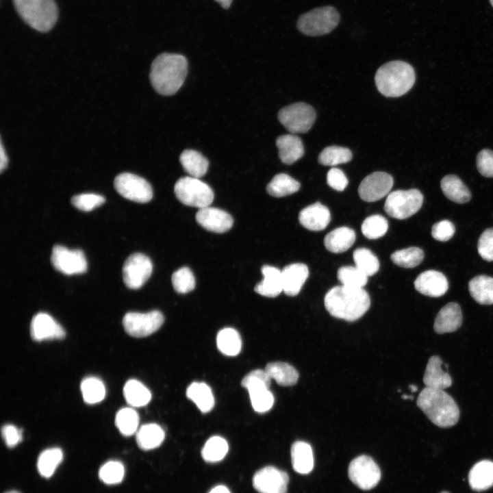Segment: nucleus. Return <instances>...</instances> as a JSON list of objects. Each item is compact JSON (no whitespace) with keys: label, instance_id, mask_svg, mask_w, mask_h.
I'll return each mask as SVG.
<instances>
[{"label":"nucleus","instance_id":"nucleus-1","mask_svg":"<svg viewBox=\"0 0 493 493\" xmlns=\"http://www.w3.org/2000/svg\"><path fill=\"white\" fill-rule=\"evenodd\" d=\"M187 71L188 61L184 55L163 53L153 61L149 79L157 93L169 96L175 94L181 87Z\"/></svg>","mask_w":493,"mask_h":493},{"label":"nucleus","instance_id":"nucleus-2","mask_svg":"<svg viewBox=\"0 0 493 493\" xmlns=\"http://www.w3.org/2000/svg\"><path fill=\"white\" fill-rule=\"evenodd\" d=\"M324 303L331 316L347 321H355L368 311L370 299L368 292L363 288H353L342 285L328 291Z\"/></svg>","mask_w":493,"mask_h":493},{"label":"nucleus","instance_id":"nucleus-3","mask_svg":"<svg viewBox=\"0 0 493 493\" xmlns=\"http://www.w3.org/2000/svg\"><path fill=\"white\" fill-rule=\"evenodd\" d=\"M416 404L427 417L440 427H450L458 422L459 407L444 390L425 388L419 394Z\"/></svg>","mask_w":493,"mask_h":493},{"label":"nucleus","instance_id":"nucleus-4","mask_svg":"<svg viewBox=\"0 0 493 493\" xmlns=\"http://www.w3.org/2000/svg\"><path fill=\"white\" fill-rule=\"evenodd\" d=\"M415 80L413 67L400 60L383 64L375 76L377 90L388 97H398L405 94L412 88Z\"/></svg>","mask_w":493,"mask_h":493},{"label":"nucleus","instance_id":"nucleus-5","mask_svg":"<svg viewBox=\"0 0 493 493\" xmlns=\"http://www.w3.org/2000/svg\"><path fill=\"white\" fill-rule=\"evenodd\" d=\"M13 3L20 17L36 31H50L58 20V9L54 0H13Z\"/></svg>","mask_w":493,"mask_h":493},{"label":"nucleus","instance_id":"nucleus-6","mask_svg":"<svg viewBox=\"0 0 493 493\" xmlns=\"http://www.w3.org/2000/svg\"><path fill=\"white\" fill-rule=\"evenodd\" d=\"M340 14L333 6H323L313 9L301 15L296 27L308 36H319L333 31L340 22Z\"/></svg>","mask_w":493,"mask_h":493},{"label":"nucleus","instance_id":"nucleus-7","mask_svg":"<svg viewBox=\"0 0 493 493\" xmlns=\"http://www.w3.org/2000/svg\"><path fill=\"white\" fill-rule=\"evenodd\" d=\"M174 191L177 199L183 204L199 209L210 206L214 197L210 186L199 178L191 176L179 179Z\"/></svg>","mask_w":493,"mask_h":493},{"label":"nucleus","instance_id":"nucleus-8","mask_svg":"<svg viewBox=\"0 0 493 493\" xmlns=\"http://www.w3.org/2000/svg\"><path fill=\"white\" fill-rule=\"evenodd\" d=\"M422 202L423 195L418 189L397 190L388 194L384 210L390 217L403 220L416 214Z\"/></svg>","mask_w":493,"mask_h":493},{"label":"nucleus","instance_id":"nucleus-9","mask_svg":"<svg viewBox=\"0 0 493 493\" xmlns=\"http://www.w3.org/2000/svg\"><path fill=\"white\" fill-rule=\"evenodd\" d=\"M316 118L314 109L305 103L298 102L281 108L278 119L291 134L306 133Z\"/></svg>","mask_w":493,"mask_h":493},{"label":"nucleus","instance_id":"nucleus-10","mask_svg":"<svg viewBox=\"0 0 493 493\" xmlns=\"http://www.w3.org/2000/svg\"><path fill=\"white\" fill-rule=\"evenodd\" d=\"M164 323L162 314L157 310L147 313L130 312L123 318L125 331L134 338H144L157 331Z\"/></svg>","mask_w":493,"mask_h":493},{"label":"nucleus","instance_id":"nucleus-11","mask_svg":"<svg viewBox=\"0 0 493 493\" xmlns=\"http://www.w3.org/2000/svg\"><path fill=\"white\" fill-rule=\"evenodd\" d=\"M348 475L350 480L364 490L375 488L381 479V470L378 465L370 457L364 455L351 461Z\"/></svg>","mask_w":493,"mask_h":493},{"label":"nucleus","instance_id":"nucleus-12","mask_svg":"<svg viewBox=\"0 0 493 493\" xmlns=\"http://www.w3.org/2000/svg\"><path fill=\"white\" fill-rule=\"evenodd\" d=\"M114 188L124 198L137 203H147L153 197L150 184L144 178L130 173H123L114 179Z\"/></svg>","mask_w":493,"mask_h":493},{"label":"nucleus","instance_id":"nucleus-13","mask_svg":"<svg viewBox=\"0 0 493 493\" xmlns=\"http://www.w3.org/2000/svg\"><path fill=\"white\" fill-rule=\"evenodd\" d=\"M153 264L149 257L136 253L129 255L123 266V279L130 289L140 288L149 279Z\"/></svg>","mask_w":493,"mask_h":493},{"label":"nucleus","instance_id":"nucleus-14","mask_svg":"<svg viewBox=\"0 0 493 493\" xmlns=\"http://www.w3.org/2000/svg\"><path fill=\"white\" fill-rule=\"evenodd\" d=\"M51 262L57 270L68 275L81 274L87 270V260L80 249H68L62 245H55Z\"/></svg>","mask_w":493,"mask_h":493},{"label":"nucleus","instance_id":"nucleus-15","mask_svg":"<svg viewBox=\"0 0 493 493\" xmlns=\"http://www.w3.org/2000/svg\"><path fill=\"white\" fill-rule=\"evenodd\" d=\"M288 474L274 466H266L257 470L253 477V485L260 493H286Z\"/></svg>","mask_w":493,"mask_h":493},{"label":"nucleus","instance_id":"nucleus-16","mask_svg":"<svg viewBox=\"0 0 493 493\" xmlns=\"http://www.w3.org/2000/svg\"><path fill=\"white\" fill-rule=\"evenodd\" d=\"M393 184V178L388 173L375 172L362 181L358 193L360 198L365 201H376L389 194Z\"/></svg>","mask_w":493,"mask_h":493},{"label":"nucleus","instance_id":"nucleus-17","mask_svg":"<svg viewBox=\"0 0 493 493\" xmlns=\"http://www.w3.org/2000/svg\"><path fill=\"white\" fill-rule=\"evenodd\" d=\"M31 338L36 342L62 339L66 332L64 328L49 314L45 312L36 314L30 325Z\"/></svg>","mask_w":493,"mask_h":493},{"label":"nucleus","instance_id":"nucleus-18","mask_svg":"<svg viewBox=\"0 0 493 493\" xmlns=\"http://www.w3.org/2000/svg\"><path fill=\"white\" fill-rule=\"evenodd\" d=\"M196 220L206 230L219 233L229 231L233 223L231 216L227 212L210 206L199 210Z\"/></svg>","mask_w":493,"mask_h":493},{"label":"nucleus","instance_id":"nucleus-19","mask_svg":"<svg viewBox=\"0 0 493 493\" xmlns=\"http://www.w3.org/2000/svg\"><path fill=\"white\" fill-rule=\"evenodd\" d=\"M414 287L420 293L431 296L444 295L448 288L446 277L441 272L429 270L420 273L414 281Z\"/></svg>","mask_w":493,"mask_h":493},{"label":"nucleus","instance_id":"nucleus-20","mask_svg":"<svg viewBox=\"0 0 493 493\" xmlns=\"http://www.w3.org/2000/svg\"><path fill=\"white\" fill-rule=\"evenodd\" d=\"M302 226L311 231H321L327 227L331 220L329 209L316 202L302 210L299 215Z\"/></svg>","mask_w":493,"mask_h":493},{"label":"nucleus","instance_id":"nucleus-21","mask_svg":"<svg viewBox=\"0 0 493 493\" xmlns=\"http://www.w3.org/2000/svg\"><path fill=\"white\" fill-rule=\"evenodd\" d=\"M281 276L284 293L288 296H296L306 281L309 270L304 264H292L283 268Z\"/></svg>","mask_w":493,"mask_h":493},{"label":"nucleus","instance_id":"nucleus-22","mask_svg":"<svg viewBox=\"0 0 493 493\" xmlns=\"http://www.w3.org/2000/svg\"><path fill=\"white\" fill-rule=\"evenodd\" d=\"M462 323L460 306L455 302L444 305L438 313L434 324V331L439 334L451 333L457 330Z\"/></svg>","mask_w":493,"mask_h":493},{"label":"nucleus","instance_id":"nucleus-23","mask_svg":"<svg viewBox=\"0 0 493 493\" xmlns=\"http://www.w3.org/2000/svg\"><path fill=\"white\" fill-rule=\"evenodd\" d=\"M276 146L279 157L286 164H292L304 154V146L301 138L293 134H284L277 137Z\"/></svg>","mask_w":493,"mask_h":493},{"label":"nucleus","instance_id":"nucleus-24","mask_svg":"<svg viewBox=\"0 0 493 493\" xmlns=\"http://www.w3.org/2000/svg\"><path fill=\"white\" fill-rule=\"evenodd\" d=\"M442 361L439 356H431L427 362L423 377L426 387L444 390L452 384V379L447 372L442 369Z\"/></svg>","mask_w":493,"mask_h":493},{"label":"nucleus","instance_id":"nucleus-25","mask_svg":"<svg viewBox=\"0 0 493 493\" xmlns=\"http://www.w3.org/2000/svg\"><path fill=\"white\" fill-rule=\"evenodd\" d=\"M263 280L255 287V291L267 297H275L283 291L281 270L277 268L265 265L262 268Z\"/></svg>","mask_w":493,"mask_h":493},{"label":"nucleus","instance_id":"nucleus-26","mask_svg":"<svg viewBox=\"0 0 493 493\" xmlns=\"http://www.w3.org/2000/svg\"><path fill=\"white\" fill-rule=\"evenodd\" d=\"M468 482L470 488L477 492L493 486V462L485 459L475 464L469 472Z\"/></svg>","mask_w":493,"mask_h":493},{"label":"nucleus","instance_id":"nucleus-27","mask_svg":"<svg viewBox=\"0 0 493 493\" xmlns=\"http://www.w3.org/2000/svg\"><path fill=\"white\" fill-rule=\"evenodd\" d=\"M355 231L347 227L336 228L326 235L324 244L331 253L345 252L353 246L355 241Z\"/></svg>","mask_w":493,"mask_h":493},{"label":"nucleus","instance_id":"nucleus-28","mask_svg":"<svg viewBox=\"0 0 493 493\" xmlns=\"http://www.w3.org/2000/svg\"><path fill=\"white\" fill-rule=\"evenodd\" d=\"M293 469L299 474L309 473L314 468V455L311 446L303 441H296L291 446Z\"/></svg>","mask_w":493,"mask_h":493},{"label":"nucleus","instance_id":"nucleus-29","mask_svg":"<svg viewBox=\"0 0 493 493\" xmlns=\"http://www.w3.org/2000/svg\"><path fill=\"white\" fill-rule=\"evenodd\" d=\"M440 186L444 194L453 202L465 203L471 199L470 190L456 175H446L442 179Z\"/></svg>","mask_w":493,"mask_h":493},{"label":"nucleus","instance_id":"nucleus-30","mask_svg":"<svg viewBox=\"0 0 493 493\" xmlns=\"http://www.w3.org/2000/svg\"><path fill=\"white\" fill-rule=\"evenodd\" d=\"M471 296L481 305L493 304V278L487 275H478L468 283Z\"/></svg>","mask_w":493,"mask_h":493},{"label":"nucleus","instance_id":"nucleus-31","mask_svg":"<svg viewBox=\"0 0 493 493\" xmlns=\"http://www.w3.org/2000/svg\"><path fill=\"white\" fill-rule=\"evenodd\" d=\"M165 433L160 426L155 423L145 424L136 432V442L142 450L154 449L162 443Z\"/></svg>","mask_w":493,"mask_h":493},{"label":"nucleus","instance_id":"nucleus-32","mask_svg":"<svg viewBox=\"0 0 493 493\" xmlns=\"http://www.w3.org/2000/svg\"><path fill=\"white\" fill-rule=\"evenodd\" d=\"M179 161L184 170L191 177L200 178L207 171L209 162L205 157L195 150H184Z\"/></svg>","mask_w":493,"mask_h":493},{"label":"nucleus","instance_id":"nucleus-33","mask_svg":"<svg viewBox=\"0 0 493 493\" xmlns=\"http://www.w3.org/2000/svg\"><path fill=\"white\" fill-rule=\"evenodd\" d=\"M270 379L281 386L295 385L299 379L297 370L290 364L282 362H274L266 364L264 369Z\"/></svg>","mask_w":493,"mask_h":493},{"label":"nucleus","instance_id":"nucleus-34","mask_svg":"<svg viewBox=\"0 0 493 493\" xmlns=\"http://www.w3.org/2000/svg\"><path fill=\"white\" fill-rule=\"evenodd\" d=\"M186 396L203 412L207 413L214 405V398L211 388L203 382H193L187 388Z\"/></svg>","mask_w":493,"mask_h":493},{"label":"nucleus","instance_id":"nucleus-35","mask_svg":"<svg viewBox=\"0 0 493 493\" xmlns=\"http://www.w3.org/2000/svg\"><path fill=\"white\" fill-rule=\"evenodd\" d=\"M123 395L129 405L137 407L146 405L151 399L149 390L136 379H129L125 383Z\"/></svg>","mask_w":493,"mask_h":493},{"label":"nucleus","instance_id":"nucleus-36","mask_svg":"<svg viewBox=\"0 0 493 493\" xmlns=\"http://www.w3.org/2000/svg\"><path fill=\"white\" fill-rule=\"evenodd\" d=\"M300 183L285 173L276 175L267 185V192L275 197H286L296 192Z\"/></svg>","mask_w":493,"mask_h":493},{"label":"nucleus","instance_id":"nucleus-37","mask_svg":"<svg viewBox=\"0 0 493 493\" xmlns=\"http://www.w3.org/2000/svg\"><path fill=\"white\" fill-rule=\"evenodd\" d=\"M216 344L225 355H237L241 350L242 340L239 333L233 328H224L217 334Z\"/></svg>","mask_w":493,"mask_h":493},{"label":"nucleus","instance_id":"nucleus-38","mask_svg":"<svg viewBox=\"0 0 493 493\" xmlns=\"http://www.w3.org/2000/svg\"><path fill=\"white\" fill-rule=\"evenodd\" d=\"M63 459V453L60 448H50L43 451L37 461V468L45 478L51 477Z\"/></svg>","mask_w":493,"mask_h":493},{"label":"nucleus","instance_id":"nucleus-39","mask_svg":"<svg viewBox=\"0 0 493 493\" xmlns=\"http://www.w3.org/2000/svg\"><path fill=\"white\" fill-rule=\"evenodd\" d=\"M84 401L88 404H96L105 398V388L103 381L95 377L84 379L80 385Z\"/></svg>","mask_w":493,"mask_h":493},{"label":"nucleus","instance_id":"nucleus-40","mask_svg":"<svg viewBox=\"0 0 493 493\" xmlns=\"http://www.w3.org/2000/svg\"><path fill=\"white\" fill-rule=\"evenodd\" d=\"M229 450L227 442L220 436L215 435L207 440L201 451L203 459L208 463L221 461Z\"/></svg>","mask_w":493,"mask_h":493},{"label":"nucleus","instance_id":"nucleus-41","mask_svg":"<svg viewBox=\"0 0 493 493\" xmlns=\"http://www.w3.org/2000/svg\"><path fill=\"white\" fill-rule=\"evenodd\" d=\"M139 416L131 407H124L118 411L115 417V425L125 436L136 433L138 429Z\"/></svg>","mask_w":493,"mask_h":493},{"label":"nucleus","instance_id":"nucleus-42","mask_svg":"<svg viewBox=\"0 0 493 493\" xmlns=\"http://www.w3.org/2000/svg\"><path fill=\"white\" fill-rule=\"evenodd\" d=\"M352 153L350 149L340 146H329L319 154L318 162L324 166H336L350 162Z\"/></svg>","mask_w":493,"mask_h":493},{"label":"nucleus","instance_id":"nucleus-43","mask_svg":"<svg viewBox=\"0 0 493 493\" xmlns=\"http://www.w3.org/2000/svg\"><path fill=\"white\" fill-rule=\"evenodd\" d=\"M355 266L368 277L375 275L379 268V260L368 249L359 248L353 254Z\"/></svg>","mask_w":493,"mask_h":493},{"label":"nucleus","instance_id":"nucleus-44","mask_svg":"<svg viewBox=\"0 0 493 493\" xmlns=\"http://www.w3.org/2000/svg\"><path fill=\"white\" fill-rule=\"evenodd\" d=\"M391 260L396 265L403 268H414L423 260L424 253L418 247H409L394 252L390 256Z\"/></svg>","mask_w":493,"mask_h":493},{"label":"nucleus","instance_id":"nucleus-45","mask_svg":"<svg viewBox=\"0 0 493 493\" xmlns=\"http://www.w3.org/2000/svg\"><path fill=\"white\" fill-rule=\"evenodd\" d=\"M338 279L342 286L353 288H363L368 282V276L356 266H342L338 270Z\"/></svg>","mask_w":493,"mask_h":493},{"label":"nucleus","instance_id":"nucleus-46","mask_svg":"<svg viewBox=\"0 0 493 493\" xmlns=\"http://www.w3.org/2000/svg\"><path fill=\"white\" fill-rule=\"evenodd\" d=\"M361 229L366 238L377 239L385 234L388 229V223L386 218L381 215H372L365 218Z\"/></svg>","mask_w":493,"mask_h":493},{"label":"nucleus","instance_id":"nucleus-47","mask_svg":"<svg viewBox=\"0 0 493 493\" xmlns=\"http://www.w3.org/2000/svg\"><path fill=\"white\" fill-rule=\"evenodd\" d=\"M125 468L123 464L118 461H109L99 469V479L105 484L114 485L123 479Z\"/></svg>","mask_w":493,"mask_h":493},{"label":"nucleus","instance_id":"nucleus-48","mask_svg":"<svg viewBox=\"0 0 493 493\" xmlns=\"http://www.w3.org/2000/svg\"><path fill=\"white\" fill-rule=\"evenodd\" d=\"M171 281L175 290L178 293H188L193 290L195 287L194 277L188 267H183L176 270L172 275Z\"/></svg>","mask_w":493,"mask_h":493},{"label":"nucleus","instance_id":"nucleus-49","mask_svg":"<svg viewBox=\"0 0 493 493\" xmlns=\"http://www.w3.org/2000/svg\"><path fill=\"white\" fill-rule=\"evenodd\" d=\"M251 403L254 410L264 413L271 409L274 396L268 388H257L249 391Z\"/></svg>","mask_w":493,"mask_h":493},{"label":"nucleus","instance_id":"nucleus-50","mask_svg":"<svg viewBox=\"0 0 493 493\" xmlns=\"http://www.w3.org/2000/svg\"><path fill=\"white\" fill-rule=\"evenodd\" d=\"M271 379L265 370L256 369L247 374L241 384L248 392L257 388H270Z\"/></svg>","mask_w":493,"mask_h":493},{"label":"nucleus","instance_id":"nucleus-51","mask_svg":"<svg viewBox=\"0 0 493 493\" xmlns=\"http://www.w3.org/2000/svg\"><path fill=\"white\" fill-rule=\"evenodd\" d=\"M105 198L94 193H84L71 199L72 205L79 210L90 212L104 203Z\"/></svg>","mask_w":493,"mask_h":493},{"label":"nucleus","instance_id":"nucleus-52","mask_svg":"<svg viewBox=\"0 0 493 493\" xmlns=\"http://www.w3.org/2000/svg\"><path fill=\"white\" fill-rule=\"evenodd\" d=\"M477 249L483 260L493 261V228L487 229L481 233L478 240Z\"/></svg>","mask_w":493,"mask_h":493},{"label":"nucleus","instance_id":"nucleus-53","mask_svg":"<svg viewBox=\"0 0 493 493\" xmlns=\"http://www.w3.org/2000/svg\"><path fill=\"white\" fill-rule=\"evenodd\" d=\"M455 231L454 225L448 220H443L433 225L431 235L436 240L446 242L453 236Z\"/></svg>","mask_w":493,"mask_h":493},{"label":"nucleus","instance_id":"nucleus-54","mask_svg":"<svg viewBox=\"0 0 493 493\" xmlns=\"http://www.w3.org/2000/svg\"><path fill=\"white\" fill-rule=\"evenodd\" d=\"M477 167L483 176L493 177V151L492 150L483 149L478 153Z\"/></svg>","mask_w":493,"mask_h":493},{"label":"nucleus","instance_id":"nucleus-55","mask_svg":"<svg viewBox=\"0 0 493 493\" xmlns=\"http://www.w3.org/2000/svg\"><path fill=\"white\" fill-rule=\"evenodd\" d=\"M328 185L337 191H343L349 181L344 172L338 168H331L327 175Z\"/></svg>","mask_w":493,"mask_h":493},{"label":"nucleus","instance_id":"nucleus-56","mask_svg":"<svg viewBox=\"0 0 493 493\" xmlns=\"http://www.w3.org/2000/svg\"><path fill=\"white\" fill-rule=\"evenodd\" d=\"M1 435L5 444L9 448L16 446L23 438L22 431L11 424H7L2 427Z\"/></svg>","mask_w":493,"mask_h":493},{"label":"nucleus","instance_id":"nucleus-57","mask_svg":"<svg viewBox=\"0 0 493 493\" xmlns=\"http://www.w3.org/2000/svg\"><path fill=\"white\" fill-rule=\"evenodd\" d=\"M8 162V158L7 157L5 151L4 149L3 142L1 141L0 147V171L2 173L5 168H6Z\"/></svg>","mask_w":493,"mask_h":493},{"label":"nucleus","instance_id":"nucleus-58","mask_svg":"<svg viewBox=\"0 0 493 493\" xmlns=\"http://www.w3.org/2000/svg\"><path fill=\"white\" fill-rule=\"evenodd\" d=\"M208 493H231L225 485H219L213 488Z\"/></svg>","mask_w":493,"mask_h":493},{"label":"nucleus","instance_id":"nucleus-59","mask_svg":"<svg viewBox=\"0 0 493 493\" xmlns=\"http://www.w3.org/2000/svg\"><path fill=\"white\" fill-rule=\"evenodd\" d=\"M218 2L223 8L228 9L232 3L233 0H214Z\"/></svg>","mask_w":493,"mask_h":493},{"label":"nucleus","instance_id":"nucleus-60","mask_svg":"<svg viewBox=\"0 0 493 493\" xmlns=\"http://www.w3.org/2000/svg\"><path fill=\"white\" fill-rule=\"evenodd\" d=\"M409 389L411 390V391L413 392H416L417 390H418V388H417L416 385H410L409 386Z\"/></svg>","mask_w":493,"mask_h":493},{"label":"nucleus","instance_id":"nucleus-61","mask_svg":"<svg viewBox=\"0 0 493 493\" xmlns=\"http://www.w3.org/2000/svg\"><path fill=\"white\" fill-rule=\"evenodd\" d=\"M402 398L404 399H413V396H407V395H403V396H402Z\"/></svg>","mask_w":493,"mask_h":493},{"label":"nucleus","instance_id":"nucleus-62","mask_svg":"<svg viewBox=\"0 0 493 493\" xmlns=\"http://www.w3.org/2000/svg\"><path fill=\"white\" fill-rule=\"evenodd\" d=\"M5 493H21V492H19L16 490H11V491L6 492Z\"/></svg>","mask_w":493,"mask_h":493},{"label":"nucleus","instance_id":"nucleus-63","mask_svg":"<svg viewBox=\"0 0 493 493\" xmlns=\"http://www.w3.org/2000/svg\"><path fill=\"white\" fill-rule=\"evenodd\" d=\"M490 4L492 5V6L493 7V0H490Z\"/></svg>","mask_w":493,"mask_h":493},{"label":"nucleus","instance_id":"nucleus-64","mask_svg":"<svg viewBox=\"0 0 493 493\" xmlns=\"http://www.w3.org/2000/svg\"><path fill=\"white\" fill-rule=\"evenodd\" d=\"M440 493H449V492L444 491V492H440Z\"/></svg>","mask_w":493,"mask_h":493}]
</instances>
